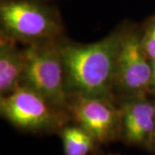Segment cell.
Segmentation results:
<instances>
[{
    "mask_svg": "<svg viewBox=\"0 0 155 155\" xmlns=\"http://www.w3.org/2000/svg\"><path fill=\"white\" fill-rule=\"evenodd\" d=\"M127 23L122 22L105 37L89 44L63 39L61 53L69 97L83 96L115 99L113 84L116 61Z\"/></svg>",
    "mask_w": 155,
    "mask_h": 155,
    "instance_id": "6da1fadb",
    "label": "cell"
},
{
    "mask_svg": "<svg viewBox=\"0 0 155 155\" xmlns=\"http://www.w3.org/2000/svg\"><path fill=\"white\" fill-rule=\"evenodd\" d=\"M0 33L23 46L66 37L61 12L47 0H0Z\"/></svg>",
    "mask_w": 155,
    "mask_h": 155,
    "instance_id": "7a4b0ae2",
    "label": "cell"
},
{
    "mask_svg": "<svg viewBox=\"0 0 155 155\" xmlns=\"http://www.w3.org/2000/svg\"><path fill=\"white\" fill-rule=\"evenodd\" d=\"M64 38L25 46L27 60L20 85L33 90L52 104L69 111L61 53Z\"/></svg>",
    "mask_w": 155,
    "mask_h": 155,
    "instance_id": "3957f363",
    "label": "cell"
},
{
    "mask_svg": "<svg viewBox=\"0 0 155 155\" xmlns=\"http://www.w3.org/2000/svg\"><path fill=\"white\" fill-rule=\"evenodd\" d=\"M0 115L12 126L33 134H58L72 122L69 111L52 104L33 90L20 85L0 97Z\"/></svg>",
    "mask_w": 155,
    "mask_h": 155,
    "instance_id": "277c9868",
    "label": "cell"
},
{
    "mask_svg": "<svg viewBox=\"0 0 155 155\" xmlns=\"http://www.w3.org/2000/svg\"><path fill=\"white\" fill-rule=\"evenodd\" d=\"M152 61L140 42V26L127 22L116 61L113 96L116 101L150 95Z\"/></svg>",
    "mask_w": 155,
    "mask_h": 155,
    "instance_id": "5b68a950",
    "label": "cell"
},
{
    "mask_svg": "<svg viewBox=\"0 0 155 155\" xmlns=\"http://www.w3.org/2000/svg\"><path fill=\"white\" fill-rule=\"evenodd\" d=\"M68 110L72 122L87 130L99 146L121 140V109L116 100L72 96Z\"/></svg>",
    "mask_w": 155,
    "mask_h": 155,
    "instance_id": "8992f818",
    "label": "cell"
},
{
    "mask_svg": "<svg viewBox=\"0 0 155 155\" xmlns=\"http://www.w3.org/2000/svg\"><path fill=\"white\" fill-rule=\"evenodd\" d=\"M121 109V141L150 152L155 131V97L147 95L117 101Z\"/></svg>",
    "mask_w": 155,
    "mask_h": 155,
    "instance_id": "52a82bcc",
    "label": "cell"
},
{
    "mask_svg": "<svg viewBox=\"0 0 155 155\" xmlns=\"http://www.w3.org/2000/svg\"><path fill=\"white\" fill-rule=\"evenodd\" d=\"M0 33V97L11 94L20 86L26 66L25 46Z\"/></svg>",
    "mask_w": 155,
    "mask_h": 155,
    "instance_id": "ba28073f",
    "label": "cell"
},
{
    "mask_svg": "<svg viewBox=\"0 0 155 155\" xmlns=\"http://www.w3.org/2000/svg\"><path fill=\"white\" fill-rule=\"evenodd\" d=\"M65 155H93L99 144L84 127L73 122L58 132Z\"/></svg>",
    "mask_w": 155,
    "mask_h": 155,
    "instance_id": "9c48e42d",
    "label": "cell"
},
{
    "mask_svg": "<svg viewBox=\"0 0 155 155\" xmlns=\"http://www.w3.org/2000/svg\"><path fill=\"white\" fill-rule=\"evenodd\" d=\"M140 42L147 57L155 61V14L140 26Z\"/></svg>",
    "mask_w": 155,
    "mask_h": 155,
    "instance_id": "30bf717a",
    "label": "cell"
},
{
    "mask_svg": "<svg viewBox=\"0 0 155 155\" xmlns=\"http://www.w3.org/2000/svg\"><path fill=\"white\" fill-rule=\"evenodd\" d=\"M149 93L155 97V61H152V78L150 83Z\"/></svg>",
    "mask_w": 155,
    "mask_h": 155,
    "instance_id": "8fae6325",
    "label": "cell"
},
{
    "mask_svg": "<svg viewBox=\"0 0 155 155\" xmlns=\"http://www.w3.org/2000/svg\"><path fill=\"white\" fill-rule=\"evenodd\" d=\"M150 153L155 154V131L154 134H153V143H152V147H151V150H150Z\"/></svg>",
    "mask_w": 155,
    "mask_h": 155,
    "instance_id": "7c38bea8",
    "label": "cell"
},
{
    "mask_svg": "<svg viewBox=\"0 0 155 155\" xmlns=\"http://www.w3.org/2000/svg\"><path fill=\"white\" fill-rule=\"evenodd\" d=\"M108 155H119V154H108Z\"/></svg>",
    "mask_w": 155,
    "mask_h": 155,
    "instance_id": "4fadbf2b",
    "label": "cell"
},
{
    "mask_svg": "<svg viewBox=\"0 0 155 155\" xmlns=\"http://www.w3.org/2000/svg\"><path fill=\"white\" fill-rule=\"evenodd\" d=\"M93 155H96V153H95V154H93Z\"/></svg>",
    "mask_w": 155,
    "mask_h": 155,
    "instance_id": "5bb4252c",
    "label": "cell"
}]
</instances>
